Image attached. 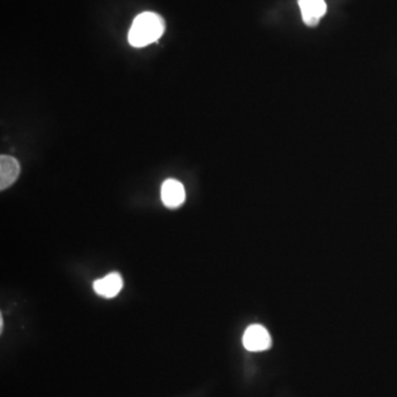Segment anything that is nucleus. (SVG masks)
<instances>
[{"label": "nucleus", "instance_id": "f03ea898", "mask_svg": "<svg viewBox=\"0 0 397 397\" xmlns=\"http://www.w3.org/2000/svg\"><path fill=\"white\" fill-rule=\"evenodd\" d=\"M243 344L251 352L265 351L272 346V339L267 330L260 324H253L246 329Z\"/></svg>", "mask_w": 397, "mask_h": 397}, {"label": "nucleus", "instance_id": "7ed1b4c3", "mask_svg": "<svg viewBox=\"0 0 397 397\" xmlns=\"http://www.w3.org/2000/svg\"><path fill=\"white\" fill-rule=\"evenodd\" d=\"M303 22L308 27H317L322 17L327 12L324 0H298Z\"/></svg>", "mask_w": 397, "mask_h": 397}, {"label": "nucleus", "instance_id": "39448f33", "mask_svg": "<svg viewBox=\"0 0 397 397\" xmlns=\"http://www.w3.org/2000/svg\"><path fill=\"white\" fill-rule=\"evenodd\" d=\"M19 173L20 165L16 158L3 155L0 157V189H7L14 184Z\"/></svg>", "mask_w": 397, "mask_h": 397}, {"label": "nucleus", "instance_id": "20e7f679", "mask_svg": "<svg viewBox=\"0 0 397 397\" xmlns=\"http://www.w3.org/2000/svg\"><path fill=\"white\" fill-rule=\"evenodd\" d=\"M161 200L167 208L176 209L186 200L184 186L175 179H168L161 186Z\"/></svg>", "mask_w": 397, "mask_h": 397}, {"label": "nucleus", "instance_id": "f257e3e1", "mask_svg": "<svg viewBox=\"0 0 397 397\" xmlns=\"http://www.w3.org/2000/svg\"><path fill=\"white\" fill-rule=\"evenodd\" d=\"M165 21L155 12H143L136 17L128 33V41L132 46L143 48L154 44L164 35Z\"/></svg>", "mask_w": 397, "mask_h": 397}, {"label": "nucleus", "instance_id": "423d86ee", "mask_svg": "<svg viewBox=\"0 0 397 397\" xmlns=\"http://www.w3.org/2000/svg\"><path fill=\"white\" fill-rule=\"evenodd\" d=\"M96 294L105 298L116 297L123 288V279L117 273L106 275L103 279H98L93 284Z\"/></svg>", "mask_w": 397, "mask_h": 397}]
</instances>
